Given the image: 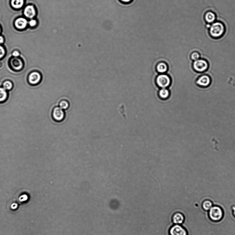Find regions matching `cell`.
<instances>
[{"label":"cell","mask_w":235,"mask_h":235,"mask_svg":"<svg viewBox=\"0 0 235 235\" xmlns=\"http://www.w3.org/2000/svg\"><path fill=\"white\" fill-rule=\"evenodd\" d=\"M9 65L11 69L15 71H21L24 67L23 60L22 58L12 57L9 61Z\"/></svg>","instance_id":"cell-3"},{"label":"cell","mask_w":235,"mask_h":235,"mask_svg":"<svg viewBox=\"0 0 235 235\" xmlns=\"http://www.w3.org/2000/svg\"><path fill=\"white\" fill-rule=\"evenodd\" d=\"M120 2L125 4H129L132 2L133 0H119Z\"/></svg>","instance_id":"cell-27"},{"label":"cell","mask_w":235,"mask_h":235,"mask_svg":"<svg viewBox=\"0 0 235 235\" xmlns=\"http://www.w3.org/2000/svg\"><path fill=\"white\" fill-rule=\"evenodd\" d=\"M43 79V76L40 72L37 71H32L29 74L28 80L29 84L31 85H37L41 84Z\"/></svg>","instance_id":"cell-5"},{"label":"cell","mask_w":235,"mask_h":235,"mask_svg":"<svg viewBox=\"0 0 235 235\" xmlns=\"http://www.w3.org/2000/svg\"><path fill=\"white\" fill-rule=\"evenodd\" d=\"M29 199L28 195L26 194H23L19 196L18 200L19 202H24L27 201Z\"/></svg>","instance_id":"cell-21"},{"label":"cell","mask_w":235,"mask_h":235,"mask_svg":"<svg viewBox=\"0 0 235 235\" xmlns=\"http://www.w3.org/2000/svg\"><path fill=\"white\" fill-rule=\"evenodd\" d=\"M157 70L159 73H163L165 72L167 70V66L164 63L159 64L157 66Z\"/></svg>","instance_id":"cell-19"},{"label":"cell","mask_w":235,"mask_h":235,"mask_svg":"<svg viewBox=\"0 0 235 235\" xmlns=\"http://www.w3.org/2000/svg\"><path fill=\"white\" fill-rule=\"evenodd\" d=\"M18 204L16 202L12 203L11 205V208L12 210H15L17 209L18 207Z\"/></svg>","instance_id":"cell-24"},{"label":"cell","mask_w":235,"mask_h":235,"mask_svg":"<svg viewBox=\"0 0 235 235\" xmlns=\"http://www.w3.org/2000/svg\"><path fill=\"white\" fill-rule=\"evenodd\" d=\"M211 82L210 77L206 75L199 78L197 81V84L198 85L202 87H207L209 86Z\"/></svg>","instance_id":"cell-9"},{"label":"cell","mask_w":235,"mask_h":235,"mask_svg":"<svg viewBox=\"0 0 235 235\" xmlns=\"http://www.w3.org/2000/svg\"><path fill=\"white\" fill-rule=\"evenodd\" d=\"M156 82L159 86L164 89L169 85L170 83V80L168 76L162 74L158 77Z\"/></svg>","instance_id":"cell-7"},{"label":"cell","mask_w":235,"mask_h":235,"mask_svg":"<svg viewBox=\"0 0 235 235\" xmlns=\"http://www.w3.org/2000/svg\"><path fill=\"white\" fill-rule=\"evenodd\" d=\"M8 98V94L7 90L3 87H0V103L4 102Z\"/></svg>","instance_id":"cell-15"},{"label":"cell","mask_w":235,"mask_h":235,"mask_svg":"<svg viewBox=\"0 0 235 235\" xmlns=\"http://www.w3.org/2000/svg\"><path fill=\"white\" fill-rule=\"evenodd\" d=\"M233 213L234 216L235 217V207H233Z\"/></svg>","instance_id":"cell-29"},{"label":"cell","mask_w":235,"mask_h":235,"mask_svg":"<svg viewBox=\"0 0 235 235\" xmlns=\"http://www.w3.org/2000/svg\"><path fill=\"white\" fill-rule=\"evenodd\" d=\"M2 86L6 90L10 91L13 88L14 85L11 81L6 80L3 83Z\"/></svg>","instance_id":"cell-17"},{"label":"cell","mask_w":235,"mask_h":235,"mask_svg":"<svg viewBox=\"0 0 235 235\" xmlns=\"http://www.w3.org/2000/svg\"><path fill=\"white\" fill-rule=\"evenodd\" d=\"M213 207V204L210 200H206L204 201L202 204V207L205 211H209Z\"/></svg>","instance_id":"cell-18"},{"label":"cell","mask_w":235,"mask_h":235,"mask_svg":"<svg viewBox=\"0 0 235 235\" xmlns=\"http://www.w3.org/2000/svg\"><path fill=\"white\" fill-rule=\"evenodd\" d=\"M52 119L55 122H60L63 121L66 117L65 111L58 106L55 107L51 113Z\"/></svg>","instance_id":"cell-4"},{"label":"cell","mask_w":235,"mask_h":235,"mask_svg":"<svg viewBox=\"0 0 235 235\" xmlns=\"http://www.w3.org/2000/svg\"><path fill=\"white\" fill-rule=\"evenodd\" d=\"M173 221L175 224H181L183 223L185 220L184 215L180 213H177L175 214L173 217Z\"/></svg>","instance_id":"cell-12"},{"label":"cell","mask_w":235,"mask_h":235,"mask_svg":"<svg viewBox=\"0 0 235 235\" xmlns=\"http://www.w3.org/2000/svg\"><path fill=\"white\" fill-rule=\"evenodd\" d=\"M28 21L24 18H19L16 19L15 24L16 28L19 29H23L27 26Z\"/></svg>","instance_id":"cell-11"},{"label":"cell","mask_w":235,"mask_h":235,"mask_svg":"<svg viewBox=\"0 0 235 235\" xmlns=\"http://www.w3.org/2000/svg\"><path fill=\"white\" fill-rule=\"evenodd\" d=\"M209 65L207 61L198 60L195 61L193 64L194 70L199 73L204 72L208 69Z\"/></svg>","instance_id":"cell-6"},{"label":"cell","mask_w":235,"mask_h":235,"mask_svg":"<svg viewBox=\"0 0 235 235\" xmlns=\"http://www.w3.org/2000/svg\"><path fill=\"white\" fill-rule=\"evenodd\" d=\"M1 28H0V32H1Z\"/></svg>","instance_id":"cell-30"},{"label":"cell","mask_w":235,"mask_h":235,"mask_svg":"<svg viewBox=\"0 0 235 235\" xmlns=\"http://www.w3.org/2000/svg\"><path fill=\"white\" fill-rule=\"evenodd\" d=\"M200 55L197 52H194L191 55V58L192 60L196 61L199 60Z\"/></svg>","instance_id":"cell-22"},{"label":"cell","mask_w":235,"mask_h":235,"mask_svg":"<svg viewBox=\"0 0 235 235\" xmlns=\"http://www.w3.org/2000/svg\"><path fill=\"white\" fill-rule=\"evenodd\" d=\"M204 18L205 21L209 24L213 23L216 19V15L214 13L211 12H209L205 14Z\"/></svg>","instance_id":"cell-13"},{"label":"cell","mask_w":235,"mask_h":235,"mask_svg":"<svg viewBox=\"0 0 235 235\" xmlns=\"http://www.w3.org/2000/svg\"><path fill=\"white\" fill-rule=\"evenodd\" d=\"M159 95L162 98H166L169 95V92L168 90L165 89H161L159 91Z\"/></svg>","instance_id":"cell-20"},{"label":"cell","mask_w":235,"mask_h":235,"mask_svg":"<svg viewBox=\"0 0 235 235\" xmlns=\"http://www.w3.org/2000/svg\"><path fill=\"white\" fill-rule=\"evenodd\" d=\"M24 14L26 17L29 18H33L36 14L35 9L32 5H28L25 7Z\"/></svg>","instance_id":"cell-10"},{"label":"cell","mask_w":235,"mask_h":235,"mask_svg":"<svg viewBox=\"0 0 235 235\" xmlns=\"http://www.w3.org/2000/svg\"><path fill=\"white\" fill-rule=\"evenodd\" d=\"M6 54V51L4 47L0 45V60L4 58Z\"/></svg>","instance_id":"cell-23"},{"label":"cell","mask_w":235,"mask_h":235,"mask_svg":"<svg viewBox=\"0 0 235 235\" xmlns=\"http://www.w3.org/2000/svg\"><path fill=\"white\" fill-rule=\"evenodd\" d=\"M19 55H20V53L17 50L14 51L12 53V56L13 57H18Z\"/></svg>","instance_id":"cell-26"},{"label":"cell","mask_w":235,"mask_h":235,"mask_svg":"<svg viewBox=\"0 0 235 235\" xmlns=\"http://www.w3.org/2000/svg\"><path fill=\"white\" fill-rule=\"evenodd\" d=\"M11 4L12 7L16 9L20 8L24 4V0H12Z\"/></svg>","instance_id":"cell-16"},{"label":"cell","mask_w":235,"mask_h":235,"mask_svg":"<svg viewBox=\"0 0 235 235\" xmlns=\"http://www.w3.org/2000/svg\"><path fill=\"white\" fill-rule=\"evenodd\" d=\"M58 104V106L64 110H67L70 107V103L69 101L66 99L60 100Z\"/></svg>","instance_id":"cell-14"},{"label":"cell","mask_w":235,"mask_h":235,"mask_svg":"<svg viewBox=\"0 0 235 235\" xmlns=\"http://www.w3.org/2000/svg\"><path fill=\"white\" fill-rule=\"evenodd\" d=\"M209 216L212 221L214 222L219 221L223 217V211L220 207L218 206H213L209 210Z\"/></svg>","instance_id":"cell-2"},{"label":"cell","mask_w":235,"mask_h":235,"mask_svg":"<svg viewBox=\"0 0 235 235\" xmlns=\"http://www.w3.org/2000/svg\"><path fill=\"white\" fill-rule=\"evenodd\" d=\"M170 234V235H188L187 231L178 224L175 225L171 228Z\"/></svg>","instance_id":"cell-8"},{"label":"cell","mask_w":235,"mask_h":235,"mask_svg":"<svg viewBox=\"0 0 235 235\" xmlns=\"http://www.w3.org/2000/svg\"><path fill=\"white\" fill-rule=\"evenodd\" d=\"M4 39L2 36H0V44L4 43Z\"/></svg>","instance_id":"cell-28"},{"label":"cell","mask_w":235,"mask_h":235,"mask_svg":"<svg viewBox=\"0 0 235 235\" xmlns=\"http://www.w3.org/2000/svg\"><path fill=\"white\" fill-rule=\"evenodd\" d=\"M225 31L224 25L221 22H215L210 26V34L211 36L214 38L221 37L224 35Z\"/></svg>","instance_id":"cell-1"},{"label":"cell","mask_w":235,"mask_h":235,"mask_svg":"<svg viewBox=\"0 0 235 235\" xmlns=\"http://www.w3.org/2000/svg\"><path fill=\"white\" fill-rule=\"evenodd\" d=\"M29 25H30L31 26L34 27L36 25L37 22L36 20H34V19H32V20L29 21Z\"/></svg>","instance_id":"cell-25"}]
</instances>
